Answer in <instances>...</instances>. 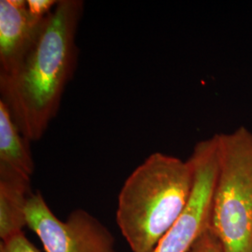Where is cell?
Segmentation results:
<instances>
[{"label": "cell", "mask_w": 252, "mask_h": 252, "mask_svg": "<svg viewBox=\"0 0 252 252\" xmlns=\"http://www.w3.org/2000/svg\"><path fill=\"white\" fill-rule=\"evenodd\" d=\"M83 9L81 0L58 1L22 65L9 76H0V101L29 142L42 138L72 79Z\"/></svg>", "instance_id": "obj_1"}, {"label": "cell", "mask_w": 252, "mask_h": 252, "mask_svg": "<svg viewBox=\"0 0 252 252\" xmlns=\"http://www.w3.org/2000/svg\"><path fill=\"white\" fill-rule=\"evenodd\" d=\"M194 172L162 153L151 154L126 179L118 196L116 222L133 252H153L187 207Z\"/></svg>", "instance_id": "obj_2"}, {"label": "cell", "mask_w": 252, "mask_h": 252, "mask_svg": "<svg viewBox=\"0 0 252 252\" xmlns=\"http://www.w3.org/2000/svg\"><path fill=\"white\" fill-rule=\"evenodd\" d=\"M217 137L210 225L223 252H252V132L240 126Z\"/></svg>", "instance_id": "obj_3"}, {"label": "cell", "mask_w": 252, "mask_h": 252, "mask_svg": "<svg viewBox=\"0 0 252 252\" xmlns=\"http://www.w3.org/2000/svg\"><path fill=\"white\" fill-rule=\"evenodd\" d=\"M27 222L46 252H118L113 235L95 217L76 209L61 220L40 191L32 192L28 199Z\"/></svg>", "instance_id": "obj_4"}, {"label": "cell", "mask_w": 252, "mask_h": 252, "mask_svg": "<svg viewBox=\"0 0 252 252\" xmlns=\"http://www.w3.org/2000/svg\"><path fill=\"white\" fill-rule=\"evenodd\" d=\"M189 159L194 180L188 205L153 252H189L210 225L218 174L217 134L199 141Z\"/></svg>", "instance_id": "obj_5"}, {"label": "cell", "mask_w": 252, "mask_h": 252, "mask_svg": "<svg viewBox=\"0 0 252 252\" xmlns=\"http://www.w3.org/2000/svg\"><path fill=\"white\" fill-rule=\"evenodd\" d=\"M48 16L33 14L25 0L0 1V76H9L22 65Z\"/></svg>", "instance_id": "obj_6"}, {"label": "cell", "mask_w": 252, "mask_h": 252, "mask_svg": "<svg viewBox=\"0 0 252 252\" xmlns=\"http://www.w3.org/2000/svg\"><path fill=\"white\" fill-rule=\"evenodd\" d=\"M30 180L16 173L0 169L1 242L23 234V229L27 226V202L32 193Z\"/></svg>", "instance_id": "obj_7"}, {"label": "cell", "mask_w": 252, "mask_h": 252, "mask_svg": "<svg viewBox=\"0 0 252 252\" xmlns=\"http://www.w3.org/2000/svg\"><path fill=\"white\" fill-rule=\"evenodd\" d=\"M29 144L12 120L7 106L0 101V169L31 180L35 163Z\"/></svg>", "instance_id": "obj_8"}, {"label": "cell", "mask_w": 252, "mask_h": 252, "mask_svg": "<svg viewBox=\"0 0 252 252\" xmlns=\"http://www.w3.org/2000/svg\"><path fill=\"white\" fill-rule=\"evenodd\" d=\"M189 252H223L222 247L211 225L208 226L193 244Z\"/></svg>", "instance_id": "obj_9"}, {"label": "cell", "mask_w": 252, "mask_h": 252, "mask_svg": "<svg viewBox=\"0 0 252 252\" xmlns=\"http://www.w3.org/2000/svg\"><path fill=\"white\" fill-rule=\"evenodd\" d=\"M0 249L4 252H40L27 239L24 233L7 242H1Z\"/></svg>", "instance_id": "obj_10"}, {"label": "cell", "mask_w": 252, "mask_h": 252, "mask_svg": "<svg viewBox=\"0 0 252 252\" xmlns=\"http://www.w3.org/2000/svg\"><path fill=\"white\" fill-rule=\"evenodd\" d=\"M27 2L29 10L39 17L48 16L58 3L54 0H27Z\"/></svg>", "instance_id": "obj_11"}, {"label": "cell", "mask_w": 252, "mask_h": 252, "mask_svg": "<svg viewBox=\"0 0 252 252\" xmlns=\"http://www.w3.org/2000/svg\"><path fill=\"white\" fill-rule=\"evenodd\" d=\"M0 252H3V251H2V250H1V249H0Z\"/></svg>", "instance_id": "obj_12"}]
</instances>
